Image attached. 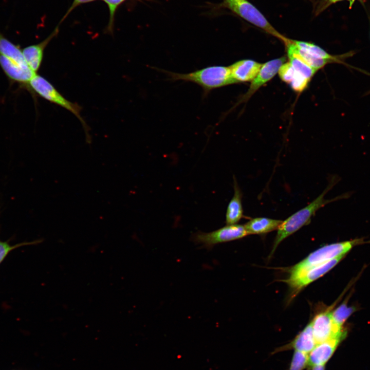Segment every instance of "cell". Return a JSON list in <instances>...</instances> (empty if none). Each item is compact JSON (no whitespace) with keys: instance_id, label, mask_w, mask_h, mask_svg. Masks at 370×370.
Masks as SVG:
<instances>
[{"instance_id":"1","label":"cell","mask_w":370,"mask_h":370,"mask_svg":"<svg viewBox=\"0 0 370 370\" xmlns=\"http://www.w3.org/2000/svg\"><path fill=\"white\" fill-rule=\"evenodd\" d=\"M337 181L335 177H333L332 179L329 181L327 187L319 196L307 206L293 213L282 221L277 229L278 231L272 250V253L282 240L302 227L308 225L312 217L319 209L329 202L349 197L348 194H345L331 199L324 198L326 194L336 184Z\"/></svg>"},{"instance_id":"2","label":"cell","mask_w":370,"mask_h":370,"mask_svg":"<svg viewBox=\"0 0 370 370\" xmlns=\"http://www.w3.org/2000/svg\"><path fill=\"white\" fill-rule=\"evenodd\" d=\"M172 81H184L194 83L200 86L205 95L212 90L236 83L233 79L229 66H211L194 71L180 73L163 70Z\"/></svg>"},{"instance_id":"3","label":"cell","mask_w":370,"mask_h":370,"mask_svg":"<svg viewBox=\"0 0 370 370\" xmlns=\"http://www.w3.org/2000/svg\"><path fill=\"white\" fill-rule=\"evenodd\" d=\"M26 87L40 97L67 109L73 114L82 123L88 139V137H89L88 127L81 115L82 108L78 103L67 100L58 91L50 82L38 73H36L30 80Z\"/></svg>"},{"instance_id":"4","label":"cell","mask_w":370,"mask_h":370,"mask_svg":"<svg viewBox=\"0 0 370 370\" xmlns=\"http://www.w3.org/2000/svg\"><path fill=\"white\" fill-rule=\"evenodd\" d=\"M362 243V239H355L324 246L295 265L291 268L290 275L299 273L336 257L343 256L354 246Z\"/></svg>"},{"instance_id":"5","label":"cell","mask_w":370,"mask_h":370,"mask_svg":"<svg viewBox=\"0 0 370 370\" xmlns=\"http://www.w3.org/2000/svg\"><path fill=\"white\" fill-rule=\"evenodd\" d=\"M224 5L246 21L263 29L283 43L287 39L278 31L260 11L248 0H224Z\"/></svg>"},{"instance_id":"6","label":"cell","mask_w":370,"mask_h":370,"mask_svg":"<svg viewBox=\"0 0 370 370\" xmlns=\"http://www.w3.org/2000/svg\"><path fill=\"white\" fill-rule=\"evenodd\" d=\"M247 235L244 226L236 224L227 225L208 233L198 231L192 235V239L196 244L210 250L218 244L240 239Z\"/></svg>"},{"instance_id":"7","label":"cell","mask_w":370,"mask_h":370,"mask_svg":"<svg viewBox=\"0 0 370 370\" xmlns=\"http://www.w3.org/2000/svg\"><path fill=\"white\" fill-rule=\"evenodd\" d=\"M310 322L317 344L332 339L342 340L344 337L342 327L334 322L329 310L318 314Z\"/></svg>"},{"instance_id":"8","label":"cell","mask_w":370,"mask_h":370,"mask_svg":"<svg viewBox=\"0 0 370 370\" xmlns=\"http://www.w3.org/2000/svg\"><path fill=\"white\" fill-rule=\"evenodd\" d=\"M342 257L343 256L336 257L299 273L290 275L289 277L285 280V282L292 289L295 291H298L331 270Z\"/></svg>"},{"instance_id":"9","label":"cell","mask_w":370,"mask_h":370,"mask_svg":"<svg viewBox=\"0 0 370 370\" xmlns=\"http://www.w3.org/2000/svg\"><path fill=\"white\" fill-rule=\"evenodd\" d=\"M285 61V57H283L262 64L257 75L252 81L248 91L240 99L239 103L247 101L262 86L271 80Z\"/></svg>"},{"instance_id":"10","label":"cell","mask_w":370,"mask_h":370,"mask_svg":"<svg viewBox=\"0 0 370 370\" xmlns=\"http://www.w3.org/2000/svg\"><path fill=\"white\" fill-rule=\"evenodd\" d=\"M59 25H57L53 31L41 42L28 46L22 49L25 59L30 68L36 73L42 64L46 47L59 32Z\"/></svg>"},{"instance_id":"11","label":"cell","mask_w":370,"mask_h":370,"mask_svg":"<svg viewBox=\"0 0 370 370\" xmlns=\"http://www.w3.org/2000/svg\"><path fill=\"white\" fill-rule=\"evenodd\" d=\"M0 66L10 80L25 85L26 87L36 73L29 67H23L1 53Z\"/></svg>"},{"instance_id":"12","label":"cell","mask_w":370,"mask_h":370,"mask_svg":"<svg viewBox=\"0 0 370 370\" xmlns=\"http://www.w3.org/2000/svg\"><path fill=\"white\" fill-rule=\"evenodd\" d=\"M262 64L245 59L238 61L229 66L231 76L236 83L252 81L259 72Z\"/></svg>"},{"instance_id":"13","label":"cell","mask_w":370,"mask_h":370,"mask_svg":"<svg viewBox=\"0 0 370 370\" xmlns=\"http://www.w3.org/2000/svg\"><path fill=\"white\" fill-rule=\"evenodd\" d=\"M341 340L332 339L317 343L308 354V366L325 365L332 357Z\"/></svg>"},{"instance_id":"14","label":"cell","mask_w":370,"mask_h":370,"mask_svg":"<svg viewBox=\"0 0 370 370\" xmlns=\"http://www.w3.org/2000/svg\"><path fill=\"white\" fill-rule=\"evenodd\" d=\"M316 344L310 322L291 342L277 350L280 351L293 349L295 351L308 354Z\"/></svg>"},{"instance_id":"15","label":"cell","mask_w":370,"mask_h":370,"mask_svg":"<svg viewBox=\"0 0 370 370\" xmlns=\"http://www.w3.org/2000/svg\"><path fill=\"white\" fill-rule=\"evenodd\" d=\"M284 44L286 48L289 62L294 70L310 80L317 70L309 66L302 58L292 39L287 38Z\"/></svg>"},{"instance_id":"16","label":"cell","mask_w":370,"mask_h":370,"mask_svg":"<svg viewBox=\"0 0 370 370\" xmlns=\"http://www.w3.org/2000/svg\"><path fill=\"white\" fill-rule=\"evenodd\" d=\"M233 183L234 194L228 203L226 213L227 225L236 224L243 217L242 193L234 176Z\"/></svg>"},{"instance_id":"17","label":"cell","mask_w":370,"mask_h":370,"mask_svg":"<svg viewBox=\"0 0 370 370\" xmlns=\"http://www.w3.org/2000/svg\"><path fill=\"white\" fill-rule=\"evenodd\" d=\"M282 221L267 217H256L251 219L244 226L248 234H262L277 230Z\"/></svg>"},{"instance_id":"18","label":"cell","mask_w":370,"mask_h":370,"mask_svg":"<svg viewBox=\"0 0 370 370\" xmlns=\"http://www.w3.org/2000/svg\"><path fill=\"white\" fill-rule=\"evenodd\" d=\"M297 47L315 58L329 60L334 62L344 63L343 59L348 57L350 53L335 56L327 53L323 49L312 43L293 40Z\"/></svg>"},{"instance_id":"19","label":"cell","mask_w":370,"mask_h":370,"mask_svg":"<svg viewBox=\"0 0 370 370\" xmlns=\"http://www.w3.org/2000/svg\"><path fill=\"white\" fill-rule=\"evenodd\" d=\"M0 53L23 67H29L24 57L22 49L6 38L1 32Z\"/></svg>"},{"instance_id":"20","label":"cell","mask_w":370,"mask_h":370,"mask_svg":"<svg viewBox=\"0 0 370 370\" xmlns=\"http://www.w3.org/2000/svg\"><path fill=\"white\" fill-rule=\"evenodd\" d=\"M354 308L348 307L347 304L343 303L332 312V318L336 325L342 327L347 319L354 312Z\"/></svg>"},{"instance_id":"21","label":"cell","mask_w":370,"mask_h":370,"mask_svg":"<svg viewBox=\"0 0 370 370\" xmlns=\"http://www.w3.org/2000/svg\"><path fill=\"white\" fill-rule=\"evenodd\" d=\"M107 5L109 10V19L106 30L112 33L114 27L115 16L118 7L127 0H102Z\"/></svg>"},{"instance_id":"22","label":"cell","mask_w":370,"mask_h":370,"mask_svg":"<svg viewBox=\"0 0 370 370\" xmlns=\"http://www.w3.org/2000/svg\"><path fill=\"white\" fill-rule=\"evenodd\" d=\"M297 48L299 54L304 60V61L309 66H310L311 67L313 68L317 71L324 67L326 64L330 63H333V62L329 60L315 58L299 49L297 47Z\"/></svg>"},{"instance_id":"23","label":"cell","mask_w":370,"mask_h":370,"mask_svg":"<svg viewBox=\"0 0 370 370\" xmlns=\"http://www.w3.org/2000/svg\"><path fill=\"white\" fill-rule=\"evenodd\" d=\"M40 242L41 240H37L29 242H23L11 245L7 241H2L0 240V264L13 250L24 246L34 245Z\"/></svg>"},{"instance_id":"24","label":"cell","mask_w":370,"mask_h":370,"mask_svg":"<svg viewBox=\"0 0 370 370\" xmlns=\"http://www.w3.org/2000/svg\"><path fill=\"white\" fill-rule=\"evenodd\" d=\"M308 366V355L294 351L289 370H303Z\"/></svg>"},{"instance_id":"25","label":"cell","mask_w":370,"mask_h":370,"mask_svg":"<svg viewBox=\"0 0 370 370\" xmlns=\"http://www.w3.org/2000/svg\"><path fill=\"white\" fill-rule=\"evenodd\" d=\"M310 80L300 73L295 71L293 77L290 83L291 88L297 92H301L308 86Z\"/></svg>"},{"instance_id":"26","label":"cell","mask_w":370,"mask_h":370,"mask_svg":"<svg viewBox=\"0 0 370 370\" xmlns=\"http://www.w3.org/2000/svg\"><path fill=\"white\" fill-rule=\"evenodd\" d=\"M278 72L281 79L289 84L293 77L295 70L289 62H286L282 65Z\"/></svg>"},{"instance_id":"27","label":"cell","mask_w":370,"mask_h":370,"mask_svg":"<svg viewBox=\"0 0 370 370\" xmlns=\"http://www.w3.org/2000/svg\"><path fill=\"white\" fill-rule=\"evenodd\" d=\"M96 1L97 0H73L71 6L62 17L59 24L61 23L68 16V15L77 7L79 6L82 4L88 3Z\"/></svg>"},{"instance_id":"28","label":"cell","mask_w":370,"mask_h":370,"mask_svg":"<svg viewBox=\"0 0 370 370\" xmlns=\"http://www.w3.org/2000/svg\"><path fill=\"white\" fill-rule=\"evenodd\" d=\"M311 370H325V365H318L311 367Z\"/></svg>"},{"instance_id":"29","label":"cell","mask_w":370,"mask_h":370,"mask_svg":"<svg viewBox=\"0 0 370 370\" xmlns=\"http://www.w3.org/2000/svg\"><path fill=\"white\" fill-rule=\"evenodd\" d=\"M343 0H328L329 2L330 3H335L340 1H341Z\"/></svg>"},{"instance_id":"30","label":"cell","mask_w":370,"mask_h":370,"mask_svg":"<svg viewBox=\"0 0 370 370\" xmlns=\"http://www.w3.org/2000/svg\"><path fill=\"white\" fill-rule=\"evenodd\" d=\"M347 1H348L349 2V3L350 7H351V6L353 5V4H354V3L355 2V1L356 0H347Z\"/></svg>"}]
</instances>
